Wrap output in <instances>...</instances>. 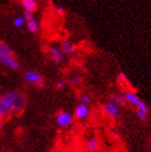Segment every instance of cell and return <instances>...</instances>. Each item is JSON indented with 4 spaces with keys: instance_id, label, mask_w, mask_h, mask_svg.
Returning <instances> with one entry per match:
<instances>
[{
    "instance_id": "cell-1",
    "label": "cell",
    "mask_w": 151,
    "mask_h": 152,
    "mask_svg": "<svg viewBox=\"0 0 151 152\" xmlns=\"http://www.w3.org/2000/svg\"><path fill=\"white\" fill-rule=\"evenodd\" d=\"M26 105V97L18 91H9L0 96V119L6 120L10 115L18 114Z\"/></svg>"
},
{
    "instance_id": "cell-2",
    "label": "cell",
    "mask_w": 151,
    "mask_h": 152,
    "mask_svg": "<svg viewBox=\"0 0 151 152\" xmlns=\"http://www.w3.org/2000/svg\"><path fill=\"white\" fill-rule=\"evenodd\" d=\"M0 65L13 71H18L20 69V63L12 49L3 41H0Z\"/></svg>"
},
{
    "instance_id": "cell-3",
    "label": "cell",
    "mask_w": 151,
    "mask_h": 152,
    "mask_svg": "<svg viewBox=\"0 0 151 152\" xmlns=\"http://www.w3.org/2000/svg\"><path fill=\"white\" fill-rule=\"evenodd\" d=\"M122 96H123V98H124L125 102H128L130 105L134 106L136 109H139V110H142V111H145V112H149L148 106L146 105L144 100L140 99L136 92L125 91L122 93Z\"/></svg>"
},
{
    "instance_id": "cell-4",
    "label": "cell",
    "mask_w": 151,
    "mask_h": 152,
    "mask_svg": "<svg viewBox=\"0 0 151 152\" xmlns=\"http://www.w3.org/2000/svg\"><path fill=\"white\" fill-rule=\"evenodd\" d=\"M55 122L62 129H67L73 125V115L70 112L61 110L58 111L55 115Z\"/></svg>"
},
{
    "instance_id": "cell-5",
    "label": "cell",
    "mask_w": 151,
    "mask_h": 152,
    "mask_svg": "<svg viewBox=\"0 0 151 152\" xmlns=\"http://www.w3.org/2000/svg\"><path fill=\"white\" fill-rule=\"evenodd\" d=\"M24 81L28 83V84H32L38 88H42L44 85V79L43 77L41 76L40 73L34 70H28L24 73L23 77Z\"/></svg>"
},
{
    "instance_id": "cell-6",
    "label": "cell",
    "mask_w": 151,
    "mask_h": 152,
    "mask_svg": "<svg viewBox=\"0 0 151 152\" xmlns=\"http://www.w3.org/2000/svg\"><path fill=\"white\" fill-rule=\"evenodd\" d=\"M24 20H25V25L29 32L32 34H37L40 30V25L39 22L36 18L35 14L32 12H24Z\"/></svg>"
},
{
    "instance_id": "cell-7",
    "label": "cell",
    "mask_w": 151,
    "mask_h": 152,
    "mask_svg": "<svg viewBox=\"0 0 151 152\" xmlns=\"http://www.w3.org/2000/svg\"><path fill=\"white\" fill-rule=\"evenodd\" d=\"M49 55L52 59V63L55 66H61L62 63L64 61L65 59V55L63 51L61 50V48L58 45H51L49 48Z\"/></svg>"
},
{
    "instance_id": "cell-8",
    "label": "cell",
    "mask_w": 151,
    "mask_h": 152,
    "mask_svg": "<svg viewBox=\"0 0 151 152\" xmlns=\"http://www.w3.org/2000/svg\"><path fill=\"white\" fill-rule=\"evenodd\" d=\"M91 114V109L90 106L84 105V104H78L76 106L75 111H73V117L76 119H78L80 121L86 120L87 118L90 117Z\"/></svg>"
},
{
    "instance_id": "cell-9",
    "label": "cell",
    "mask_w": 151,
    "mask_h": 152,
    "mask_svg": "<svg viewBox=\"0 0 151 152\" xmlns=\"http://www.w3.org/2000/svg\"><path fill=\"white\" fill-rule=\"evenodd\" d=\"M103 110L108 117L112 118V119H118L120 117V107L113 104L111 100H107L104 102L103 105Z\"/></svg>"
},
{
    "instance_id": "cell-10",
    "label": "cell",
    "mask_w": 151,
    "mask_h": 152,
    "mask_svg": "<svg viewBox=\"0 0 151 152\" xmlns=\"http://www.w3.org/2000/svg\"><path fill=\"white\" fill-rule=\"evenodd\" d=\"M59 48L65 56H73L76 53V47L70 38H63L59 43Z\"/></svg>"
},
{
    "instance_id": "cell-11",
    "label": "cell",
    "mask_w": 151,
    "mask_h": 152,
    "mask_svg": "<svg viewBox=\"0 0 151 152\" xmlns=\"http://www.w3.org/2000/svg\"><path fill=\"white\" fill-rule=\"evenodd\" d=\"M99 146H100V142L96 135H91L87 137L85 142V149L87 152H97L99 150Z\"/></svg>"
},
{
    "instance_id": "cell-12",
    "label": "cell",
    "mask_w": 151,
    "mask_h": 152,
    "mask_svg": "<svg viewBox=\"0 0 151 152\" xmlns=\"http://www.w3.org/2000/svg\"><path fill=\"white\" fill-rule=\"evenodd\" d=\"M21 4L24 8L25 12H32V13H34V12L38 10L37 0H21Z\"/></svg>"
},
{
    "instance_id": "cell-13",
    "label": "cell",
    "mask_w": 151,
    "mask_h": 152,
    "mask_svg": "<svg viewBox=\"0 0 151 152\" xmlns=\"http://www.w3.org/2000/svg\"><path fill=\"white\" fill-rule=\"evenodd\" d=\"M68 83L71 86H73V88H77V86H79L82 83V77L79 73H70L69 78H68Z\"/></svg>"
},
{
    "instance_id": "cell-14",
    "label": "cell",
    "mask_w": 151,
    "mask_h": 152,
    "mask_svg": "<svg viewBox=\"0 0 151 152\" xmlns=\"http://www.w3.org/2000/svg\"><path fill=\"white\" fill-rule=\"evenodd\" d=\"M110 100L113 104H116L117 106H119V107H123L125 105V100L123 98L122 94H114V95H112L110 97Z\"/></svg>"
},
{
    "instance_id": "cell-15",
    "label": "cell",
    "mask_w": 151,
    "mask_h": 152,
    "mask_svg": "<svg viewBox=\"0 0 151 152\" xmlns=\"http://www.w3.org/2000/svg\"><path fill=\"white\" fill-rule=\"evenodd\" d=\"M135 114H136L137 119H138L140 122H147V121H148V112H145V111H142V110H139V109H136Z\"/></svg>"
},
{
    "instance_id": "cell-16",
    "label": "cell",
    "mask_w": 151,
    "mask_h": 152,
    "mask_svg": "<svg viewBox=\"0 0 151 152\" xmlns=\"http://www.w3.org/2000/svg\"><path fill=\"white\" fill-rule=\"evenodd\" d=\"M79 102H80V104H84V105L90 106L91 102H92V97L86 93H82L79 96Z\"/></svg>"
},
{
    "instance_id": "cell-17",
    "label": "cell",
    "mask_w": 151,
    "mask_h": 152,
    "mask_svg": "<svg viewBox=\"0 0 151 152\" xmlns=\"http://www.w3.org/2000/svg\"><path fill=\"white\" fill-rule=\"evenodd\" d=\"M13 25L16 28H22V27L25 25V20H24V16H16L13 20Z\"/></svg>"
},
{
    "instance_id": "cell-18",
    "label": "cell",
    "mask_w": 151,
    "mask_h": 152,
    "mask_svg": "<svg viewBox=\"0 0 151 152\" xmlns=\"http://www.w3.org/2000/svg\"><path fill=\"white\" fill-rule=\"evenodd\" d=\"M56 88L57 90H59V91H63V90H65L67 86V81L65 79H58L57 81H56Z\"/></svg>"
},
{
    "instance_id": "cell-19",
    "label": "cell",
    "mask_w": 151,
    "mask_h": 152,
    "mask_svg": "<svg viewBox=\"0 0 151 152\" xmlns=\"http://www.w3.org/2000/svg\"><path fill=\"white\" fill-rule=\"evenodd\" d=\"M117 78H118V81H120V82H123V83H130V80H128V78L126 77V75H125L123 71H119L118 75H117Z\"/></svg>"
},
{
    "instance_id": "cell-20",
    "label": "cell",
    "mask_w": 151,
    "mask_h": 152,
    "mask_svg": "<svg viewBox=\"0 0 151 152\" xmlns=\"http://www.w3.org/2000/svg\"><path fill=\"white\" fill-rule=\"evenodd\" d=\"M55 12L57 13L58 15H61V16H63V15L66 13V10H65V8L63 6H61V4H58V6H56L55 8Z\"/></svg>"
},
{
    "instance_id": "cell-21",
    "label": "cell",
    "mask_w": 151,
    "mask_h": 152,
    "mask_svg": "<svg viewBox=\"0 0 151 152\" xmlns=\"http://www.w3.org/2000/svg\"><path fill=\"white\" fill-rule=\"evenodd\" d=\"M2 125H3V122H2V120H1V119H0V129H1V127H2Z\"/></svg>"
},
{
    "instance_id": "cell-22",
    "label": "cell",
    "mask_w": 151,
    "mask_h": 152,
    "mask_svg": "<svg viewBox=\"0 0 151 152\" xmlns=\"http://www.w3.org/2000/svg\"><path fill=\"white\" fill-rule=\"evenodd\" d=\"M42 1H44V0H42Z\"/></svg>"
}]
</instances>
